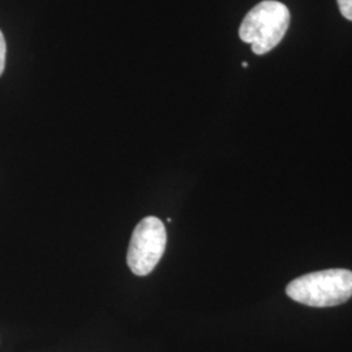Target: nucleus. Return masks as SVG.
I'll use <instances>...</instances> for the list:
<instances>
[{"label":"nucleus","instance_id":"nucleus-1","mask_svg":"<svg viewBox=\"0 0 352 352\" xmlns=\"http://www.w3.org/2000/svg\"><path fill=\"white\" fill-rule=\"evenodd\" d=\"M286 292L292 300L309 307L327 308L350 300L352 272L330 269L316 272L292 280Z\"/></svg>","mask_w":352,"mask_h":352},{"label":"nucleus","instance_id":"nucleus-2","mask_svg":"<svg viewBox=\"0 0 352 352\" xmlns=\"http://www.w3.org/2000/svg\"><path fill=\"white\" fill-rule=\"evenodd\" d=\"M289 8L277 0H264L253 7L239 28V37L250 43L256 55L273 50L283 39L289 25Z\"/></svg>","mask_w":352,"mask_h":352},{"label":"nucleus","instance_id":"nucleus-3","mask_svg":"<svg viewBox=\"0 0 352 352\" xmlns=\"http://www.w3.org/2000/svg\"><path fill=\"white\" fill-rule=\"evenodd\" d=\"M167 232L164 222L157 217H145L135 227L131 236L126 264L135 276L151 274L164 256Z\"/></svg>","mask_w":352,"mask_h":352},{"label":"nucleus","instance_id":"nucleus-4","mask_svg":"<svg viewBox=\"0 0 352 352\" xmlns=\"http://www.w3.org/2000/svg\"><path fill=\"white\" fill-rule=\"evenodd\" d=\"M342 16L352 21V0H337Z\"/></svg>","mask_w":352,"mask_h":352},{"label":"nucleus","instance_id":"nucleus-5","mask_svg":"<svg viewBox=\"0 0 352 352\" xmlns=\"http://www.w3.org/2000/svg\"><path fill=\"white\" fill-rule=\"evenodd\" d=\"M6 56H7V45H6L4 36L0 30V76L3 75L6 68Z\"/></svg>","mask_w":352,"mask_h":352},{"label":"nucleus","instance_id":"nucleus-6","mask_svg":"<svg viewBox=\"0 0 352 352\" xmlns=\"http://www.w3.org/2000/svg\"><path fill=\"white\" fill-rule=\"evenodd\" d=\"M241 65H243V67H244V68H247V67H248V63H243V64H241Z\"/></svg>","mask_w":352,"mask_h":352}]
</instances>
